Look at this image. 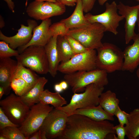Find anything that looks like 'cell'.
Segmentation results:
<instances>
[{
    "instance_id": "cell-26",
    "label": "cell",
    "mask_w": 139,
    "mask_h": 139,
    "mask_svg": "<svg viewBox=\"0 0 139 139\" xmlns=\"http://www.w3.org/2000/svg\"><path fill=\"white\" fill-rule=\"evenodd\" d=\"M25 67L18 63L14 76L20 77L26 82L27 88L26 93L34 86L39 77L33 71Z\"/></svg>"
},
{
    "instance_id": "cell-19",
    "label": "cell",
    "mask_w": 139,
    "mask_h": 139,
    "mask_svg": "<svg viewBox=\"0 0 139 139\" xmlns=\"http://www.w3.org/2000/svg\"><path fill=\"white\" fill-rule=\"evenodd\" d=\"M48 80L44 77H39L34 86L29 90L20 96L23 102L30 108L39 102V96L44 90Z\"/></svg>"
},
{
    "instance_id": "cell-49",
    "label": "cell",
    "mask_w": 139,
    "mask_h": 139,
    "mask_svg": "<svg viewBox=\"0 0 139 139\" xmlns=\"http://www.w3.org/2000/svg\"><path fill=\"white\" fill-rule=\"evenodd\" d=\"M137 138H138V139H139V136L138 137H137Z\"/></svg>"
},
{
    "instance_id": "cell-36",
    "label": "cell",
    "mask_w": 139,
    "mask_h": 139,
    "mask_svg": "<svg viewBox=\"0 0 139 139\" xmlns=\"http://www.w3.org/2000/svg\"><path fill=\"white\" fill-rule=\"evenodd\" d=\"M60 3L65 6H74L76 5V3L73 0H59Z\"/></svg>"
},
{
    "instance_id": "cell-27",
    "label": "cell",
    "mask_w": 139,
    "mask_h": 139,
    "mask_svg": "<svg viewBox=\"0 0 139 139\" xmlns=\"http://www.w3.org/2000/svg\"><path fill=\"white\" fill-rule=\"evenodd\" d=\"M0 135L5 139H27L17 127L8 126L0 130Z\"/></svg>"
},
{
    "instance_id": "cell-39",
    "label": "cell",
    "mask_w": 139,
    "mask_h": 139,
    "mask_svg": "<svg viewBox=\"0 0 139 139\" xmlns=\"http://www.w3.org/2000/svg\"><path fill=\"white\" fill-rule=\"evenodd\" d=\"M54 89L56 92L59 93L62 92L63 90L59 83L55 84Z\"/></svg>"
},
{
    "instance_id": "cell-43",
    "label": "cell",
    "mask_w": 139,
    "mask_h": 139,
    "mask_svg": "<svg viewBox=\"0 0 139 139\" xmlns=\"http://www.w3.org/2000/svg\"><path fill=\"white\" fill-rule=\"evenodd\" d=\"M4 94V91L3 88L0 86V99H1Z\"/></svg>"
},
{
    "instance_id": "cell-9",
    "label": "cell",
    "mask_w": 139,
    "mask_h": 139,
    "mask_svg": "<svg viewBox=\"0 0 139 139\" xmlns=\"http://www.w3.org/2000/svg\"><path fill=\"white\" fill-rule=\"evenodd\" d=\"M0 106L10 120L19 127L27 117L30 109L20 96L13 93L1 100Z\"/></svg>"
},
{
    "instance_id": "cell-21",
    "label": "cell",
    "mask_w": 139,
    "mask_h": 139,
    "mask_svg": "<svg viewBox=\"0 0 139 139\" xmlns=\"http://www.w3.org/2000/svg\"><path fill=\"white\" fill-rule=\"evenodd\" d=\"M79 114L86 116L95 121L105 120L113 121V115L106 111L100 105L75 110L72 114Z\"/></svg>"
},
{
    "instance_id": "cell-16",
    "label": "cell",
    "mask_w": 139,
    "mask_h": 139,
    "mask_svg": "<svg viewBox=\"0 0 139 139\" xmlns=\"http://www.w3.org/2000/svg\"><path fill=\"white\" fill-rule=\"evenodd\" d=\"M18 63L11 57L0 59V86L4 91V94L8 95L12 89L11 81L14 76Z\"/></svg>"
},
{
    "instance_id": "cell-37",
    "label": "cell",
    "mask_w": 139,
    "mask_h": 139,
    "mask_svg": "<svg viewBox=\"0 0 139 139\" xmlns=\"http://www.w3.org/2000/svg\"><path fill=\"white\" fill-rule=\"evenodd\" d=\"M7 3L9 9L13 12L14 13L15 5L14 3L12 0H3Z\"/></svg>"
},
{
    "instance_id": "cell-44",
    "label": "cell",
    "mask_w": 139,
    "mask_h": 139,
    "mask_svg": "<svg viewBox=\"0 0 139 139\" xmlns=\"http://www.w3.org/2000/svg\"><path fill=\"white\" fill-rule=\"evenodd\" d=\"M41 131V139H47L45 133L43 131Z\"/></svg>"
},
{
    "instance_id": "cell-6",
    "label": "cell",
    "mask_w": 139,
    "mask_h": 139,
    "mask_svg": "<svg viewBox=\"0 0 139 139\" xmlns=\"http://www.w3.org/2000/svg\"><path fill=\"white\" fill-rule=\"evenodd\" d=\"M97 68L111 73L122 70L124 62L123 51L116 45L105 42L97 49Z\"/></svg>"
},
{
    "instance_id": "cell-28",
    "label": "cell",
    "mask_w": 139,
    "mask_h": 139,
    "mask_svg": "<svg viewBox=\"0 0 139 139\" xmlns=\"http://www.w3.org/2000/svg\"><path fill=\"white\" fill-rule=\"evenodd\" d=\"M11 89L16 95L21 96L26 92L27 84L22 78L17 76H14L11 83Z\"/></svg>"
},
{
    "instance_id": "cell-1",
    "label": "cell",
    "mask_w": 139,
    "mask_h": 139,
    "mask_svg": "<svg viewBox=\"0 0 139 139\" xmlns=\"http://www.w3.org/2000/svg\"><path fill=\"white\" fill-rule=\"evenodd\" d=\"M113 124L109 120L96 121L84 115L68 116L66 126L61 139H116Z\"/></svg>"
},
{
    "instance_id": "cell-38",
    "label": "cell",
    "mask_w": 139,
    "mask_h": 139,
    "mask_svg": "<svg viewBox=\"0 0 139 139\" xmlns=\"http://www.w3.org/2000/svg\"><path fill=\"white\" fill-rule=\"evenodd\" d=\"M41 131L39 130L30 136L28 139H41Z\"/></svg>"
},
{
    "instance_id": "cell-45",
    "label": "cell",
    "mask_w": 139,
    "mask_h": 139,
    "mask_svg": "<svg viewBox=\"0 0 139 139\" xmlns=\"http://www.w3.org/2000/svg\"><path fill=\"white\" fill-rule=\"evenodd\" d=\"M108 0H98L99 4L101 6L103 5Z\"/></svg>"
},
{
    "instance_id": "cell-15",
    "label": "cell",
    "mask_w": 139,
    "mask_h": 139,
    "mask_svg": "<svg viewBox=\"0 0 139 139\" xmlns=\"http://www.w3.org/2000/svg\"><path fill=\"white\" fill-rule=\"evenodd\" d=\"M51 24V20L50 18L42 20L39 25L33 29V36L29 42L24 46L18 48L19 53L30 46L35 45L44 47L52 37L49 30Z\"/></svg>"
},
{
    "instance_id": "cell-8",
    "label": "cell",
    "mask_w": 139,
    "mask_h": 139,
    "mask_svg": "<svg viewBox=\"0 0 139 139\" xmlns=\"http://www.w3.org/2000/svg\"><path fill=\"white\" fill-rule=\"evenodd\" d=\"M53 109V107L40 102L30 108L27 117L19 127L27 139L39 130L46 117Z\"/></svg>"
},
{
    "instance_id": "cell-13",
    "label": "cell",
    "mask_w": 139,
    "mask_h": 139,
    "mask_svg": "<svg viewBox=\"0 0 139 139\" xmlns=\"http://www.w3.org/2000/svg\"><path fill=\"white\" fill-rule=\"evenodd\" d=\"M27 22V26L21 24L18 33L12 36H7L0 30V40L8 44L10 47L14 49L26 45L32 38L33 29L38 25L37 23L34 20L29 19Z\"/></svg>"
},
{
    "instance_id": "cell-20",
    "label": "cell",
    "mask_w": 139,
    "mask_h": 139,
    "mask_svg": "<svg viewBox=\"0 0 139 139\" xmlns=\"http://www.w3.org/2000/svg\"><path fill=\"white\" fill-rule=\"evenodd\" d=\"M82 0H77L75 10L72 14L67 18L60 21L71 29L84 26L90 23L83 14Z\"/></svg>"
},
{
    "instance_id": "cell-47",
    "label": "cell",
    "mask_w": 139,
    "mask_h": 139,
    "mask_svg": "<svg viewBox=\"0 0 139 139\" xmlns=\"http://www.w3.org/2000/svg\"><path fill=\"white\" fill-rule=\"evenodd\" d=\"M137 75L138 77L139 80V68L137 70L136 72Z\"/></svg>"
},
{
    "instance_id": "cell-32",
    "label": "cell",
    "mask_w": 139,
    "mask_h": 139,
    "mask_svg": "<svg viewBox=\"0 0 139 139\" xmlns=\"http://www.w3.org/2000/svg\"><path fill=\"white\" fill-rule=\"evenodd\" d=\"M8 126H19L10 120L0 107V130Z\"/></svg>"
},
{
    "instance_id": "cell-3",
    "label": "cell",
    "mask_w": 139,
    "mask_h": 139,
    "mask_svg": "<svg viewBox=\"0 0 139 139\" xmlns=\"http://www.w3.org/2000/svg\"><path fill=\"white\" fill-rule=\"evenodd\" d=\"M104 89V87L94 83L89 84L85 87L83 92L74 93L69 103L57 108L69 116L76 109L97 106Z\"/></svg>"
},
{
    "instance_id": "cell-33",
    "label": "cell",
    "mask_w": 139,
    "mask_h": 139,
    "mask_svg": "<svg viewBox=\"0 0 139 139\" xmlns=\"http://www.w3.org/2000/svg\"><path fill=\"white\" fill-rule=\"evenodd\" d=\"M128 114L124 111L122 110L119 106L116 110L114 115L117 118L119 124L124 126L127 123Z\"/></svg>"
},
{
    "instance_id": "cell-7",
    "label": "cell",
    "mask_w": 139,
    "mask_h": 139,
    "mask_svg": "<svg viewBox=\"0 0 139 139\" xmlns=\"http://www.w3.org/2000/svg\"><path fill=\"white\" fill-rule=\"evenodd\" d=\"M95 49H88L77 54L68 60L59 64L58 71L65 74L80 71H90L97 68Z\"/></svg>"
},
{
    "instance_id": "cell-42",
    "label": "cell",
    "mask_w": 139,
    "mask_h": 139,
    "mask_svg": "<svg viewBox=\"0 0 139 139\" xmlns=\"http://www.w3.org/2000/svg\"><path fill=\"white\" fill-rule=\"evenodd\" d=\"M29 0H26V6H27V2ZM35 1H49L54 2L60 3L59 0H34Z\"/></svg>"
},
{
    "instance_id": "cell-14",
    "label": "cell",
    "mask_w": 139,
    "mask_h": 139,
    "mask_svg": "<svg viewBox=\"0 0 139 139\" xmlns=\"http://www.w3.org/2000/svg\"><path fill=\"white\" fill-rule=\"evenodd\" d=\"M117 7L119 14L125 19V40L126 44H128L137 35L135 29L138 19L139 4L130 6L120 2Z\"/></svg>"
},
{
    "instance_id": "cell-5",
    "label": "cell",
    "mask_w": 139,
    "mask_h": 139,
    "mask_svg": "<svg viewBox=\"0 0 139 139\" xmlns=\"http://www.w3.org/2000/svg\"><path fill=\"white\" fill-rule=\"evenodd\" d=\"M18 63L38 74L49 73V64L44 47L29 46L15 57Z\"/></svg>"
},
{
    "instance_id": "cell-22",
    "label": "cell",
    "mask_w": 139,
    "mask_h": 139,
    "mask_svg": "<svg viewBox=\"0 0 139 139\" xmlns=\"http://www.w3.org/2000/svg\"><path fill=\"white\" fill-rule=\"evenodd\" d=\"M119 102L116 94L109 90L102 92L99 97V105L106 111L113 116L119 106Z\"/></svg>"
},
{
    "instance_id": "cell-41",
    "label": "cell",
    "mask_w": 139,
    "mask_h": 139,
    "mask_svg": "<svg viewBox=\"0 0 139 139\" xmlns=\"http://www.w3.org/2000/svg\"><path fill=\"white\" fill-rule=\"evenodd\" d=\"M5 23L3 18L1 15L0 16V28L1 29L2 28L4 27Z\"/></svg>"
},
{
    "instance_id": "cell-25",
    "label": "cell",
    "mask_w": 139,
    "mask_h": 139,
    "mask_svg": "<svg viewBox=\"0 0 139 139\" xmlns=\"http://www.w3.org/2000/svg\"><path fill=\"white\" fill-rule=\"evenodd\" d=\"M39 99L40 102L46 105H51L58 108L63 107L67 103L65 99L59 93L52 92L47 89L44 90L41 94Z\"/></svg>"
},
{
    "instance_id": "cell-2",
    "label": "cell",
    "mask_w": 139,
    "mask_h": 139,
    "mask_svg": "<svg viewBox=\"0 0 139 139\" xmlns=\"http://www.w3.org/2000/svg\"><path fill=\"white\" fill-rule=\"evenodd\" d=\"M64 79L71 86L74 93L84 91L85 87L91 84L104 87L108 83L107 73L97 68L90 71H80L65 74Z\"/></svg>"
},
{
    "instance_id": "cell-50",
    "label": "cell",
    "mask_w": 139,
    "mask_h": 139,
    "mask_svg": "<svg viewBox=\"0 0 139 139\" xmlns=\"http://www.w3.org/2000/svg\"><path fill=\"white\" fill-rule=\"evenodd\" d=\"M136 0L139 2V0Z\"/></svg>"
},
{
    "instance_id": "cell-40",
    "label": "cell",
    "mask_w": 139,
    "mask_h": 139,
    "mask_svg": "<svg viewBox=\"0 0 139 139\" xmlns=\"http://www.w3.org/2000/svg\"><path fill=\"white\" fill-rule=\"evenodd\" d=\"M59 84L63 90H65L68 88V85L66 81H62Z\"/></svg>"
},
{
    "instance_id": "cell-12",
    "label": "cell",
    "mask_w": 139,
    "mask_h": 139,
    "mask_svg": "<svg viewBox=\"0 0 139 139\" xmlns=\"http://www.w3.org/2000/svg\"><path fill=\"white\" fill-rule=\"evenodd\" d=\"M66 9L65 6L60 3L34 0L29 4L26 12L29 17L43 20L61 15Z\"/></svg>"
},
{
    "instance_id": "cell-17",
    "label": "cell",
    "mask_w": 139,
    "mask_h": 139,
    "mask_svg": "<svg viewBox=\"0 0 139 139\" xmlns=\"http://www.w3.org/2000/svg\"><path fill=\"white\" fill-rule=\"evenodd\" d=\"M133 44L127 47L123 51L124 62L122 70L134 71L139 65V34L133 39Z\"/></svg>"
},
{
    "instance_id": "cell-34",
    "label": "cell",
    "mask_w": 139,
    "mask_h": 139,
    "mask_svg": "<svg viewBox=\"0 0 139 139\" xmlns=\"http://www.w3.org/2000/svg\"><path fill=\"white\" fill-rule=\"evenodd\" d=\"M96 0H82L84 12L88 13L93 7Z\"/></svg>"
},
{
    "instance_id": "cell-35",
    "label": "cell",
    "mask_w": 139,
    "mask_h": 139,
    "mask_svg": "<svg viewBox=\"0 0 139 139\" xmlns=\"http://www.w3.org/2000/svg\"><path fill=\"white\" fill-rule=\"evenodd\" d=\"M114 128L117 135V139H124L126 136L125 127L122 126L119 124L114 126Z\"/></svg>"
},
{
    "instance_id": "cell-29",
    "label": "cell",
    "mask_w": 139,
    "mask_h": 139,
    "mask_svg": "<svg viewBox=\"0 0 139 139\" xmlns=\"http://www.w3.org/2000/svg\"><path fill=\"white\" fill-rule=\"evenodd\" d=\"M69 30L65 24L61 21L51 24L49 28L50 32L52 37L66 36Z\"/></svg>"
},
{
    "instance_id": "cell-24",
    "label": "cell",
    "mask_w": 139,
    "mask_h": 139,
    "mask_svg": "<svg viewBox=\"0 0 139 139\" xmlns=\"http://www.w3.org/2000/svg\"><path fill=\"white\" fill-rule=\"evenodd\" d=\"M56 46L60 63L68 60L77 54L73 49L64 36H58Z\"/></svg>"
},
{
    "instance_id": "cell-11",
    "label": "cell",
    "mask_w": 139,
    "mask_h": 139,
    "mask_svg": "<svg viewBox=\"0 0 139 139\" xmlns=\"http://www.w3.org/2000/svg\"><path fill=\"white\" fill-rule=\"evenodd\" d=\"M68 116L60 109H53L46 117L39 130L45 133L47 139L60 138L66 128Z\"/></svg>"
},
{
    "instance_id": "cell-30",
    "label": "cell",
    "mask_w": 139,
    "mask_h": 139,
    "mask_svg": "<svg viewBox=\"0 0 139 139\" xmlns=\"http://www.w3.org/2000/svg\"><path fill=\"white\" fill-rule=\"evenodd\" d=\"M20 53L18 50L14 49L10 47L8 44L4 41H0V59L15 57Z\"/></svg>"
},
{
    "instance_id": "cell-10",
    "label": "cell",
    "mask_w": 139,
    "mask_h": 139,
    "mask_svg": "<svg viewBox=\"0 0 139 139\" xmlns=\"http://www.w3.org/2000/svg\"><path fill=\"white\" fill-rule=\"evenodd\" d=\"M117 5L114 1L111 3L106 2V10L104 12L97 15L88 13L84 16L90 23H100L105 27L106 31L116 35L118 33L117 29L119 22L124 19L123 16L118 14Z\"/></svg>"
},
{
    "instance_id": "cell-18",
    "label": "cell",
    "mask_w": 139,
    "mask_h": 139,
    "mask_svg": "<svg viewBox=\"0 0 139 139\" xmlns=\"http://www.w3.org/2000/svg\"><path fill=\"white\" fill-rule=\"evenodd\" d=\"M58 36H53L44 47L49 64V73L53 77L57 73L60 62L57 48L56 43Z\"/></svg>"
},
{
    "instance_id": "cell-23",
    "label": "cell",
    "mask_w": 139,
    "mask_h": 139,
    "mask_svg": "<svg viewBox=\"0 0 139 139\" xmlns=\"http://www.w3.org/2000/svg\"><path fill=\"white\" fill-rule=\"evenodd\" d=\"M125 127L126 135L129 139H136L139 136V108L134 109L129 114Z\"/></svg>"
},
{
    "instance_id": "cell-4",
    "label": "cell",
    "mask_w": 139,
    "mask_h": 139,
    "mask_svg": "<svg viewBox=\"0 0 139 139\" xmlns=\"http://www.w3.org/2000/svg\"><path fill=\"white\" fill-rule=\"evenodd\" d=\"M106 31L101 24L90 23L82 27L70 29L66 35L78 40L87 49H97L103 45L101 40Z\"/></svg>"
},
{
    "instance_id": "cell-31",
    "label": "cell",
    "mask_w": 139,
    "mask_h": 139,
    "mask_svg": "<svg viewBox=\"0 0 139 139\" xmlns=\"http://www.w3.org/2000/svg\"><path fill=\"white\" fill-rule=\"evenodd\" d=\"M64 37L76 54L83 53L88 50L85 48L78 40L72 36L66 35Z\"/></svg>"
},
{
    "instance_id": "cell-46",
    "label": "cell",
    "mask_w": 139,
    "mask_h": 139,
    "mask_svg": "<svg viewBox=\"0 0 139 139\" xmlns=\"http://www.w3.org/2000/svg\"><path fill=\"white\" fill-rule=\"evenodd\" d=\"M137 23L138 26V34H139V11L138 14V19Z\"/></svg>"
},
{
    "instance_id": "cell-48",
    "label": "cell",
    "mask_w": 139,
    "mask_h": 139,
    "mask_svg": "<svg viewBox=\"0 0 139 139\" xmlns=\"http://www.w3.org/2000/svg\"><path fill=\"white\" fill-rule=\"evenodd\" d=\"M73 0L76 3L77 0Z\"/></svg>"
}]
</instances>
